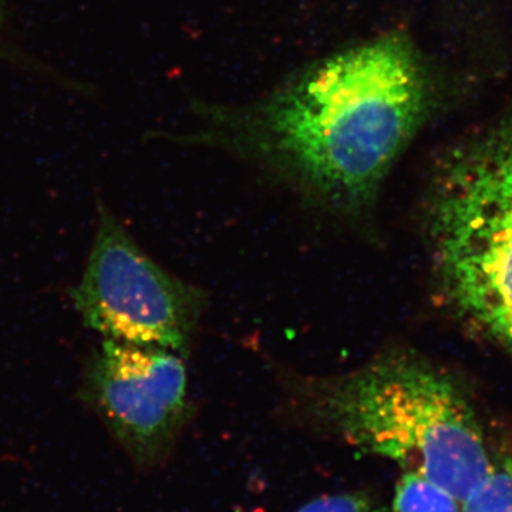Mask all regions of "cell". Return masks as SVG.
Wrapping results in <instances>:
<instances>
[{
  "label": "cell",
  "mask_w": 512,
  "mask_h": 512,
  "mask_svg": "<svg viewBox=\"0 0 512 512\" xmlns=\"http://www.w3.org/2000/svg\"><path fill=\"white\" fill-rule=\"evenodd\" d=\"M461 512H512V457L495 458L461 501Z\"/></svg>",
  "instance_id": "7"
},
{
  "label": "cell",
  "mask_w": 512,
  "mask_h": 512,
  "mask_svg": "<svg viewBox=\"0 0 512 512\" xmlns=\"http://www.w3.org/2000/svg\"><path fill=\"white\" fill-rule=\"evenodd\" d=\"M285 410L309 429L393 461L461 501L493 467L484 430L450 377L406 350L332 375L279 373Z\"/></svg>",
  "instance_id": "2"
},
{
  "label": "cell",
  "mask_w": 512,
  "mask_h": 512,
  "mask_svg": "<svg viewBox=\"0 0 512 512\" xmlns=\"http://www.w3.org/2000/svg\"><path fill=\"white\" fill-rule=\"evenodd\" d=\"M80 399L143 471L171 456L194 414L183 355L109 339L87 360Z\"/></svg>",
  "instance_id": "5"
},
{
  "label": "cell",
  "mask_w": 512,
  "mask_h": 512,
  "mask_svg": "<svg viewBox=\"0 0 512 512\" xmlns=\"http://www.w3.org/2000/svg\"><path fill=\"white\" fill-rule=\"evenodd\" d=\"M437 100L429 59L393 29L313 60L255 99L194 100L183 131L157 136L248 164L365 238L387 177Z\"/></svg>",
  "instance_id": "1"
},
{
  "label": "cell",
  "mask_w": 512,
  "mask_h": 512,
  "mask_svg": "<svg viewBox=\"0 0 512 512\" xmlns=\"http://www.w3.org/2000/svg\"><path fill=\"white\" fill-rule=\"evenodd\" d=\"M427 228L448 302L512 353V116L444 163Z\"/></svg>",
  "instance_id": "3"
},
{
  "label": "cell",
  "mask_w": 512,
  "mask_h": 512,
  "mask_svg": "<svg viewBox=\"0 0 512 512\" xmlns=\"http://www.w3.org/2000/svg\"><path fill=\"white\" fill-rule=\"evenodd\" d=\"M72 299L84 325L101 338L187 357L208 296L157 264L101 204L92 249Z\"/></svg>",
  "instance_id": "4"
},
{
  "label": "cell",
  "mask_w": 512,
  "mask_h": 512,
  "mask_svg": "<svg viewBox=\"0 0 512 512\" xmlns=\"http://www.w3.org/2000/svg\"><path fill=\"white\" fill-rule=\"evenodd\" d=\"M392 512H461V500L420 474L403 471L394 488Z\"/></svg>",
  "instance_id": "6"
},
{
  "label": "cell",
  "mask_w": 512,
  "mask_h": 512,
  "mask_svg": "<svg viewBox=\"0 0 512 512\" xmlns=\"http://www.w3.org/2000/svg\"><path fill=\"white\" fill-rule=\"evenodd\" d=\"M3 18H5V2L0 0V32H2Z\"/></svg>",
  "instance_id": "9"
},
{
  "label": "cell",
  "mask_w": 512,
  "mask_h": 512,
  "mask_svg": "<svg viewBox=\"0 0 512 512\" xmlns=\"http://www.w3.org/2000/svg\"><path fill=\"white\" fill-rule=\"evenodd\" d=\"M296 512H387L376 498L365 491L325 495L303 505Z\"/></svg>",
  "instance_id": "8"
}]
</instances>
